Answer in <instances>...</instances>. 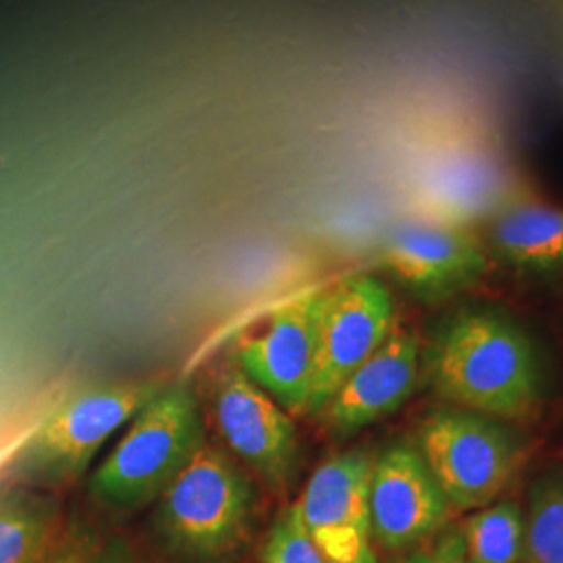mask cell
<instances>
[{
    "label": "cell",
    "mask_w": 563,
    "mask_h": 563,
    "mask_svg": "<svg viewBox=\"0 0 563 563\" xmlns=\"http://www.w3.org/2000/svg\"><path fill=\"white\" fill-rule=\"evenodd\" d=\"M426 372L443 401L495 420L530 418L543 397L534 344L493 309L449 316L426 351Z\"/></svg>",
    "instance_id": "cell-1"
},
{
    "label": "cell",
    "mask_w": 563,
    "mask_h": 563,
    "mask_svg": "<svg viewBox=\"0 0 563 563\" xmlns=\"http://www.w3.org/2000/svg\"><path fill=\"white\" fill-rule=\"evenodd\" d=\"M253 522V490L223 453L202 443L159 497V534L184 562L220 563Z\"/></svg>",
    "instance_id": "cell-2"
},
{
    "label": "cell",
    "mask_w": 563,
    "mask_h": 563,
    "mask_svg": "<svg viewBox=\"0 0 563 563\" xmlns=\"http://www.w3.org/2000/svg\"><path fill=\"white\" fill-rule=\"evenodd\" d=\"M202 444L201 411L186 386L162 388L97 467L90 490L101 504L134 509L159 499Z\"/></svg>",
    "instance_id": "cell-3"
},
{
    "label": "cell",
    "mask_w": 563,
    "mask_h": 563,
    "mask_svg": "<svg viewBox=\"0 0 563 563\" xmlns=\"http://www.w3.org/2000/svg\"><path fill=\"white\" fill-rule=\"evenodd\" d=\"M418 451L455 511L495 504L526 455L505 423L457 407L423 418Z\"/></svg>",
    "instance_id": "cell-4"
},
{
    "label": "cell",
    "mask_w": 563,
    "mask_h": 563,
    "mask_svg": "<svg viewBox=\"0 0 563 563\" xmlns=\"http://www.w3.org/2000/svg\"><path fill=\"white\" fill-rule=\"evenodd\" d=\"M323 290L305 292L249 323L234 341V362L274 401L305 416L318 355Z\"/></svg>",
    "instance_id": "cell-5"
},
{
    "label": "cell",
    "mask_w": 563,
    "mask_h": 563,
    "mask_svg": "<svg viewBox=\"0 0 563 563\" xmlns=\"http://www.w3.org/2000/svg\"><path fill=\"white\" fill-rule=\"evenodd\" d=\"M395 323L393 297L372 276H351L323 290L307 413H322L342 383L386 341Z\"/></svg>",
    "instance_id": "cell-6"
},
{
    "label": "cell",
    "mask_w": 563,
    "mask_h": 563,
    "mask_svg": "<svg viewBox=\"0 0 563 563\" xmlns=\"http://www.w3.org/2000/svg\"><path fill=\"white\" fill-rule=\"evenodd\" d=\"M453 507L430 474L418 446L390 444L374 460L369 483L372 539L388 551H405L439 534Z\"/></svg>",
    "instance_id": "cell-7"
},
{
    "label": "cell",
    "mask_w": 563,
    "mask_h": 563,
    "mask_svg": "<svg viewBox=\"0 0 563 563\" xmlns=\"http://www.w3.org/2000/svg\"><path fill=\"white\" fill-rule=\"evenodd\" d=\"M380 263L423 301H443L470 288L488 272V251L457 223L407 222L380 249Z\"/></svg>",
    "instance_id": "cell-8"
},
{
    "label": "cell",
    "mask_w": 563,
    "mask_h": 563,
    "mask_svg": "<svg viewBox=\"0 0 563 563\" xmlns=\"http://www.w3.org/2000/svg\"><path fill=\"white\" fill-rule=\"evenodd\" d=\"M213 418L223 443L267 483L284 484L299 460L290 413L239 365L223 367L213 386Z\"/></svg>",
    "instance_id": "cell-9"
},
{
    "label": "cell",
    "mask_w": 563,
    "mask_h": 563,
    "mask_svg": "<svg viewBox=\"0 0 563 563\" xmlns=\"http://www.w3.org/2000/svg\"><path fill=\"white\" fill-rule=\"evenodd\" d=\"M159 393L155 383L84 388L44 422L32 443L34 460L55 474H81L102 444Z\"/></svg>",
    "instance_id": "cell-10"
},
{
    "label": "cell",
    "mask_w": 563,
    "mask_h": 563,
    "mask_svg": "<svg viewBox=\"0 0 563 563\" xmlns=\"http://www.w3.org/2000/svg\"><path fill=\"white\" fill-rule=\"evenodd\" d=\"M374 460L349 451L316 467L297 501L302 523L330 563H351L372 547L369 483Z\"/></svg>",
    "instance_id": "cell-11"
},
{
    "label": "cell",
    "mask_w": 563,
    "mask_h": 563,
    "mask_svg": "<svg viewBox=\"0 0 563 563\" xmlns=\"http://www.w3.org/2000/svg\"><path fill=\"white\" fill-rule=\"evenodd\" d=\"M422 349L418 336L395 323L386 341L342 383L323 407L328 426L351 434L395 413L418 384Z\"/></svg>",
    "instance_id": "cell-12"
},
{
    "label": "cell",
    "mask_w": 563,
    "mask_h": 563,
    "mask_svg": "<svg viewBox=\"0 0 563 563\" xmlns=\"http://www.w3.org/2000/svg\"><path fill=\"white\" fill-rule=\"evenodd\" d=\"M490 249L516 269L551 274L563 269V209L522 201L501 209L488 230Z\"/></svg>",
    "instance_id": "cell-13"
},
{
    "label": "cell",
    "mask_w": 563,
    "mask_h": 563,
    "mask_svg": "<svg viewBox=\"0 0 563 563\" xmlns=\"http://www.w3.org/2000/svg\"><path fill=\"white\" fill-rule=\"evenodd\" d=\"M526 516L514 501L472 511L462 528L467 563H518L522 555Z\"/></svg>",
    "instance_id": "cell-14"
},
{
    "label": "cell",
    "mask_w": 563,
    "mask_h": 563,
    "mask_svg": "<svg viewBox=\"0 0 563 563\" xmlns=\"http://www.w3.org/2000/svg\"><path fill=\"white\" fill-rule=\"evenodd\" d=\"M518 563H563V476L534 484Z\"/></svg>",
    "instance_id": "cell-15"
},
{
    "label": "cell",
    "mask_w": 563,
    "mask_h": 563,
    "mask_svg": "<svg viewBox=\"0 0 563 563\" xmlns=\"http://www.w3.org/2000/svg\"><path fill=\"white\" fill-rule=\"evenodd\" d=\"M263 563H330L305 528L297 504L282 511L263 547Z\"/></svg>",
    "instance_id": "cell-16"
},
{
    "label": "cell",
    "mask_w": 563,
    "mask_h": 563,
    "mask_svg": "<svg viewBox=\"0 0 563 563\" xmlns=\"http://www.w3.org/2000/svg\"><path fill=\"white\" fill-rule=\"evenodd\" d=\"M42 526L18 509H0V563H25L41 543Z\"/></svg>",
    "instance_id": "cell-17"
},
{
    "label": "cell",
    "mask_w": 563,
    "mask_h": 563,
    "mask_svg": "<svg viewBox=\"0 0 563 563\" xmlns=\"http://www.w3.org/2000/svg\"><path fill=\"white\" fill-rule=\"evenodd\" d=\"M395 563H467L462 528L449 523L432 539L401 551Z\"/></svg>",
    "instance_id": "cell-18"
},
{
    "label": "cell",
    "mask_w": 563,
    "mask_h": 563,
    "mask_svg": "<svg viewBox=\"0 0 563 563\" xmlns=\"http://www.w3.org/2000/svg\"><path fill=\"white\" fill-rule=\"evenodd\" d=\"M92 562V560H90ZM25 563H88V560H84L80 555L71 553V555H57V558H51V560H36V555L32 560H27Z\"/></svg>",
    "instance_id": "cell-19"
},
{
    "label": "cell",
    "mask_w": 563,
    "mask_h": 563,
    "mask_svg": "<svg viewBox=\"0 0 563 563\" xmlns=\"http://www.w3.org/2000/svg\"><path fill=\"white\" fill-rule=\"evenodd\" d=\"M351 563H378V558H376V553H374V549L369 547V549H365L362 555L355 560V562Z\"/></svg>",
    "instance_id": "cell-20"
},
{
    "label": "cell",
    "mask_w": 563,
    "mask_h": 563,
    "mask_svg": "<svg viewBox=\"0 0 563 563\" xmlns=\"http://www.w3.org/2000/svg\"><path fill=\"white\" fill-rule=\"evenodd\" d=\"M88 563H99V562H88Z\"/></svg>",
    "instance_id": "cell-21"
}]
</instances>
